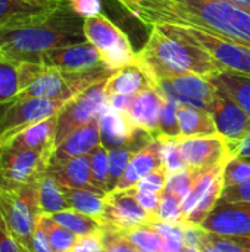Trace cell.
<instances>
[{"label":"cell","mask_w":250,"mask_h":252,"mask_svg":"<svg viewBox=\"0 0 250 252\" xmlns=\"http://www.w3.org/2000/svg\"><path fill=\"white\" fill-rule=\"evenodd\" d=\"M52 152L0 148V180L16 185L37 183L47 173Z\"/></svg>","instance_id":"8fae6325"},{"label":"cell","mask_w":250,"mask_h":252,"mask_svg":"<svg viewBox=\"0 0 250 252\" xmlns=\"http://www.w3.org/2000/svg\"><path fill=\"white\" fill-rule=\"evenodd\" d=\"M37 226L46 233L53 252H68L78 241V236L56 223L50 214H41Z\"/></svg>","instance_id":"4dcf8cb0"},{"label":"cell","mask_w":250,"mask_h":252,"mask_svg":"<svg viewBox=\"0 0 250 252\" xmlns=\"http://www.w3.org/2000/svg\"><path fill=\"white\" fill-rule=\"evenodd\" d=\"M50 216L56 223L66 227L69 232H72L78 238L90 236V235H100L103 230V226L100 224V221L97 219L90 217L83 213H78L71 208L56 213V214H50Z\"/></svg>","instance_id":"f546056e"},{"label":"cell","mask_w":250,"mask_h":252,"mask_svg":"<svg viewBox=\"0 0 250 252\" xmlns=\"http://www.w3.org/2000/svg\"><path fill=\"white\" fill-rule=\"evenodd\" d=\"M246 159H248V161H249V162H250V158H246Z\"/></svg>","instance_id":"91938a15"},{"label":"cell","mask_w":250,"mask_h":252,"mask_svg":"<svg viewBox=\"0 0 250 252\" xmlns=\"http://www.w3.org/2000/svg\"><path fill=\"white\" fill-rule=\"evenodd\" d=\"M0 252H27L10 233L1 213H0Z\"/></svg>","instance_id":"bcb514c9"},{"label":"cell","mask_w":250,"mask_h":252,"mask_svg":"<svg viewBox=\"0 0 250 252\" xmlns=\"http://www.w3.org/2000/svg\"><path fill=\"white\" fill-rule=\"evenodd\" d=\"M63 188L66 201L69 204L71 210H75L78 213L87 214L94 219H100L103 208H105V195L87 189H74V188Z\"/></svg>","instance_id":"83f0119b"},{"label":"cell","mask_w":250,"mask_h":252,"mask_svg":"<svg viewBox=\"0 0 250 252\" xmlns=\"http://www.w3.org/2000/svg\"><path fill=\"white\" fill-rule=\"evenodd\" d=\"M236 242L245 250L246 252H250V236H243V238H234Z\"/></svg>","instance_id":"9f6ffc18"},{"label":"cell","mask_w":250,"mask_h":252,"mask_svg":"<svg viewBox=\"0 0 250 252\" xmlns=\"http://www.w3.org/2000/svg\"><path fill=\"white\" fill-rule=\"evenodd\" d=\"M199 250L202 252H222L220 251L217 247H214L208 239H206V233H205V238H203V241L200 242V245H199Z\"/></svg>","instance_id":"11a10c76"},{"label":"cell","mask_w":250,"mask_h":252,"mask_svg":"<svg viewBox=\"0 0 250 252\" xmlns=\"http://www.w3.org/2000/svg\"><path fill=\"white\" fill-rule=\"evenodd\" d=\"M224 188L237 186L250 180V162L246 158L230 157L224 165Z\"/></svg>","instance_id":"74e56055"},{"label":"cell","mask_w":250,"mask_h":252,"mask_svg":"<svg viewBox=\"0 0 250 252\" xmlns=\"http://www.w3.org/2000/svg\"><path fill=\"white\" fill-rule=\"evenodd\" d=\"M178 126L181 137H197V136H212L218 134L215 121L211 112L178 105Z\"/></svg>","instance_id":"cb8c5ba5"},{"label":"cell","mask_w":250,"mask_h":252,"mask_svg":"<svg viewBox=\"0 0 250 252\" xmlns=\"http://www.w3.org/2000/svg\"><path fill=\"white\" fill-rule=\"evenodd\" d=\"M90 167H91V183L103 193L109 192V162L108 149L99 145L90 152Z\"/></svg>","instance_id":"d6a6232c"},{"label":"cell","mask_w":250,"mask_h":252,"mask_svg":"<svg viewBox=\"0 0 250 252\" xmlns=\"http://www.w3.org/2000/svg\"><path fill=\"white\" fill-rule=\"evenodd\" d=\"M178 143L184 165L192 171L214 168L231 157L228 142L221 134L180 137Z\"/></svg>","instance_id":"7c38bea8"},{"label":"cell","mask_w":250,"mask_h":252,"mask_svg":"<svg viewBox=\"0 0 250 252\" xmlns=\"http://www.w3.org/2000/svg\"><path fill=\"white\" fill-rule=\"evenodd\" d=\"M68 252H103L102 233L100 235H90V236L78 238L77 244Z\"/></svg>","instance_id":"c3c4849f"},{"label":"cell","mask_w":250,"mask_h":252,"mask_svg":"<svg viewBox=\"0 0 250 252\" xmlns=\"http://www.w3.org/2000/svg\"><path fill=\"white\" fill-rule=\"evenodd\" d=\"M168 179V171L162 165L156 168L155 171L149 173L146 177H143L134 188L140 193H162Z\"/></svg>","instance_id":"b9f144b4"},{"label":"cell","mask_w":250,"mask_h":252,"mask_svg":"<svg viewBox=\"0 0 250 252\" xmlns=\"http://www.w3.org/2000/svg\"><path fill=\"white\" fill-rule=\"evenodd\" d=\"M0 213L16 239L27 252H31V242L40 216L38 182L16 185L0 180Z\"/></svg>","instance_id":"8992f818"},{"label":"cell","mask_w":250,"mask_h":252,"mask_svg":"<svg viewBox=\"0 0 250 252\" xmlns=\"http://www.w3.org/2000/svg\"><path fill=\"white\" fill-rule=\"evenodd\" d=\"M211 81L222 94L233 99L250 117V77L221 71L212 75Z\"/></svg>","instance_id":"d4e9b609"},{"label":"cell","mask_w":250,"mask_h":252,"mask_svg":"<svg viewBox=\"0 0 250 252\" xmlns=\"http://www.w3.org/2000/svg\"><path fill=\"white\" fill-rule=\"evenodd\" d=\"M136 154L134 149L130 146H121L115 149L108 151V162H109V192L116 189L118 182L124 176L127 165L131 159V157ZM108 192V193H109Z\"/></svg>","instance_id":"e575fe53"},{"label":"cell","mask_w":250,"mask_h":252,"mask_svg":"<svg viewBox=\"0 0 250 252\" xmlns=\"http://www.w3.org/2000/svg\"><path fill=\"white\" fill-rule=\"evenodd\" d=\"M38 204L43 214H56L69 210L62 185L47 173L38 182Z\"/></svg>","instance_id":"4316f807"},{"label":"cell","mask_w":250,"mask_h":252,"mask_svg":"<svg viewBox=\"0 0 250 252\" xmlns=\"http://www.w3.org/2000/svg\"><path fill=\"white\" fill-rule=\"evenodd\" d=\"M184 252H202L199 248H189V247H186L184 248Z\"/></svg>","instance_id":"680465c9"},{"label":"cell","mask_w":250,"mask_h":252,"mask_svg":"<svg viewBox=\"0 0 250 252\" xmlns=\"http://www.w3.org/2000/svg\"><path fill=\"white\" fill-rule=\"evenodd\" d=\"M221 199L228 202H249L250 204V180L246 183L224 188Z\"/></svg>","instance_id":"f6af8a7d"},{"label":"cell","mask_w":250,"mask_h":252,"mask_svg":"<svg viewBox=\"0 0 250 252\" xmlns=\"http://www.w3.org/2000/svg\"><path fill=\"white\" fill-rule=\"evenodd\" d=\"M19 62L0 50V106L19 96Z\"/></svg>","instance_id":"f1b7e54d"},{"label":"cell","mask_w":250,"mask_h":252,"mask_svg":"<svg viewBox=\"0 0 250 252\" xmlns=\"http://www.w3.org/2000/svg\"><path fill=\"white\" fill-rule=\"evenodd\" d=\"M47 174L53 176L62 186L74 189H87L103 193L91 183V167L90 154L78 158L68 159L59 164H49Z\"/></svg>","instance_id":"ffe728a7"},{"label":"cell","mask_w":250,"mask_h":252,"mask_svg":"<svg viewBox=\"0 0 250 252\" xmlns=\"http://www.w3.org/2000/svg\"><path fill=\"white\" fill-rule=\"evenodd\" d=\"M134 96H127V94H111L108 96V106L119 111V112H127L128 106L131 105Z\"/></svg>","instance_id":"db71d44e"},{"label":"cell","mask_w":250,"mask_h":252,"mask_svg":"<svg viewBox=\"0 0 250 252\" xmlns=\"http://www.w3.org/2000/svg\"><path fill=\"white\" fill-rule=\"evenodd\" d=\"M113 72L106 66L87 72H69L37 62H19V96L69 100Z\"/></svg>","instance_id":"277c9868"},{"label":"cell","mask_w":250,"mask_h":252,"mask_svg":"<svg viewBox=\"0 0 250 252\" xmlns=\"http://www.w3.org/2000/svg\"><path fill=\"white\" fill-rule=\"evenodd\" d=\"M162 165V142L156 137L131 157L124 176L116 185V189H128L136 186L143 177Z\"/></svg>","instance_id":"ac0fdd59"},{"label":"cell","mask_w":250,"mask_h":252,"mask_svg":"<svg viewBox=\"0 0 250 252\" xmlns=\"http://www.w3.org/2000/svg\"><path fill=\"white\" fill-rule=\"evenodd\" d=\"M100 143V130H99V118L85 124L84 127L71 133L65 140H62L50 157V164L65 162L72 158L88 155L93 149H96Z\"/></svg>","instance_id":"e0dca14e"},{"label":"cell","mask_w":250,"mask_h":252,"mask_svg":"<svg viewBox=\"0 0 250 252\" xmlns=\"http://www.w3.org/2000/svg\"><path fill=\"white\" fill-rule=\"evenodd\" d=\"M68 100L18 97L0 106V146L24 128L56 117Z\"/></svg>","instance_id":"9c48e42d"},{"label":"cell","mask_w":250,"mask_h":252,"mask_svg":"<svg viewBox=\"0 0 250 252\" xmlns=\"http://www.w3.org/2000/svg\"><path fill=\"white\" fill-rule=\"evenodd\" d=\"M68 4L83 19L102 13V0H68Z\"/></svg>","instance_id":"ee69618b"},{"label":"cell","mask_w":250,"mask_h":252,"mask_svg":"<svg viewBox=\"0 0 250 252\" xmlns=\"http://www.w3.org/2000/svg\"><path fill=\"white\" fill-rule=\"evenodd\" d=\"M155 25L165 34L189 41L205 50L222 71L250 77V47L248 46L181 21H159Z\"/></svg>","instance_id":"5b68a950"},{"label":"cell","mask_w":250,"mask_h":252,"mask_svg":"<svg viewBox=\"0 0 250 252\" xmlns=\"http://www.w3.org/2000/svg\"><path fill=\"white\" fill-rule=\"evenodd\" d=\"M137 201L152 216L153 221H156V214H158V210L161 205V193H140V192H137Z\"/></svg>","instance_id":"f907efd6"},{"label":"cell","mask_w":250,"mask_h":252,"mask_svg":"<svg viewBox=\"0 0 250 252\" xmlns=\"http://www.w3.org/2000/svg\"><path fill=\"white\" fill-rule=\"evenodd\" d=\"M222 173H224V168L212 180L211 186L203 193V196L199 199V202L196 204V207L189 213V216L186 217V223L200 226L205 221V219L209 216V213L214 210V207L217 205V202L221 199V195H222V190H224V177H222Z\"/></svg>","instance_id":"1f68e13d"},{"label":"cell","mask_w":250,"mask_h":252,"mask_svg":"<svg viewBox=\"0 0 250 252\" xmlns=\"http://www.w3.org/2000/svg\"><path fill=\"white\" fill-rule=\"evenodd\" d=\"M122 4L127 12L140 19L143 24L153 27L158 21L159 0H116Z\"/></svg>","instance_id":"d590c367"},{"label":"cell","mask_w":250,"mask_h":252,"mask_svg":"<svg viewBox=\"0 0 250 252\" xmlns=\"http://www.w3.org/2000/svg\"><path fill=\"white\" fill-rule=\"evenodd\" d=\"M84 35L97 49L109 71L116 72L137 62V52H134L127 34L103 13L84 19Z\"/></svg>","instance_id":"52a82bcc"},{"label":"cell","mask_w":250,"mask_h":252,"mask_svg":"<svg viewBox=\"0 0 250 252\" xmlns=\"http://www.w3.org/2000/svg\"><path fill=\"white\" fill-rule=\"evenodd\" d=\"M37 63L69 72H87L105 66L100 53L88 41L52 49L43 53Z\"/></svg>","instance_id":"5bb4252c"},{"label":"cell","mask_w":250,"mask_h":252,"mask_svg":"<svg viewBox=\"0 0 250 252\" xmlns=\"http://www.w3.org/2000/svg\"><path fill=\"white\" fill-rule=\"evenodd\" d=\"M178 103L164 97L159 114V136L158 137H181L178 126Z\"/></svg>","instance_id":"8d00e7d4"},{"label":"cell","mask_w":250,"mask_h":252,"mask_svg":"<svg viewBox=\"0 0 250 252\" xmlns=\"http://www.w3.org/2000/svg\"><path fill=\"white\" fill-rule=\"evenodd\" d=\"M150 87H156L150 75L139 63H133L113 72L106 80L105 90H106V96L111 94L136 96L140 92Z\"/></svg>","instance_id":"7402d4cb"},{"label":"cell","mask_w":250,"mask_h":252,"mask_svg":"<svg viewBox=\"0 0 250 252\" xmlns=\"http://www.w3.org/2000/svg\"><path fill=\"white\" fill-rule=\"evenodd\" d=\"M139 252H146V251H139Z\"/></svg>","instance_id":"94428289"},{"label":"cell","mask_w":250,"mask_h":252,"mask_svg":"<svg viewBox=\"0 0 250 252\" xmlns=\"http://www.w3.org/2000/svg\"><path fill=\"white\" fill-rule=\"evenodd\" d=\"M156 221H165L172 224H184V216L181 210V201L172 196L171 193L162 190L161 193V205L156 214Z\"/></svg>","instance_id":"ab89813d"},{"label":"cell","mask_w":250,"mask_h":252,"mask_svg":"<svg viewBox=\"0 0 250 252\" xmlns=\"http://www.w3.org/2000/svg\"><path fill=\"white\" fill-rule=\"evenodd\" d=\"M230 3H234L237 6H242V7H246V9H250V0H227Z\"/></svg>","instance_id":"6f0895ef"},{"label":"cell","mask_w":250,"mask_h":252,"mask_svg":"<svg viewBox=\"0 0 250 252\" xmlns=\"http://www.w3.org/2000/svg\"><path fill=\"white\" fill-rule=\"evenodd\" d=\"M159 21L187 22L250 47V9L227 0H159Z\"/></svg>","instance_id":"3957f363"},{"label":"cell","mask_w":250,"mask_h":252,"mask_svg":"<svg viewBox=\"0 0 250 252\" xmlns=\"http://www.w3.org/2000/svg\"><path fill=\"white\" fill-rule=\"evenodd\" d=\"M57 115L47 118L44 121L35 123L22 131L12 136L1 146H9L13 149H31L40 152H52L55 149V134H56ZM0 146V148H1Z\"/></svg>","instance_id":"d6986e66"},{"label":"cell","mask_w":250,"mask_h":252,"mask_svg":"<svg viewBox=\"0 0 250 252\" xmlns=\"http://www.w3.org/2000/svg\"><path fill=\"white\" fill-rule=\"evenodd\" d=\"M102 245L103 252H139V250L133 247L121 232L106 227H103L102 232Z\"/></svg>","instance_id":"7bdbcfd3"},{"label":"cell","mask_w":250,"mask_h":252,"mask_svg":"<svg viewBox=\"0 0 250 252\" xmlns=\"http://www.w3.org/2000/svg\"><path fill=\"white\" fill-rule=\"evenodd\" d=\"M136 63L150 75L155 86L161 80L180 75L196 74L211 78L222 71L205 50L189 41L165 34L156 25L152 27L150 37L144 47L137 52Z\"/></svg>","instance_id":"7a4b0ae2"},{"label":"cell","mask_w":250,"mask_h":252,"mask_svg":"<svg viewBox=\"0 0 250 252\" xmlns=\"http://www.w3.org/2000/svg\"><path fill=\"white\" fill-rule=\"evenodd\" d=\"M164 97L156 87L146 89L133 97L127 112H124L134 128L144 130L155 139L159 136V114Z\"/></svg>","instance_id":"2e32d148"},{"label":"cell","mask_w":250,"mask_h":252,"mask_svg":"<svg viewBox=\"0 0 250 252\" xmlns=\"http://www.w3.org/2000/svg\"><path fill=\"white\" fill-rule=\"evenodd\" d=\"M133 247H136L139 251L146 252H159L162 245V236L150 226L144 224L127 232H121Z\"/></svg>","instance_id":"836d02e7"},{"label":"cell","mask_w":250,"mask_h":252,"mask_svg":"<svg viewBox=\"0 0 250 252\" xmlns=\"http://www.w3.org/2000/svg\"><path fill=\"white\" fill-rule=\"evenodd\" d=\"M31 252H53L49 239L46 236V233L37 226L34 236H32V242H31Z\"/></svg>","instance_id":"816d5d0a"},{"label":"cell","mask_w":250,"mask_h":252,"mask_svg":"<svg viewBox=\"0 0 250 252\" xmlns=\"http://www.w3.org/2000/svg\"><path fill=\"white\" fill-rule=\"evenodd\" d=\"M206 239L222 252H246L236 242L234 238H230V236H222V235H217L212 232H206Z\"/></svg>","instance_id":"681fc988"},{"label":"cell","mask_w":250,"mask_h":252,"mask_svg":"<svg viewBox=\"0 0 250 252\" xmlns=\"http://www.w3.org/2000/svg\"><path fill=\"white\" fill-rule=\"evenodd\" d=\"M178 93L211 103L218 94L220 90L215 87V84L211 81V78L196 75V74H187V75H180L174 78L167 80Z\"/></svg>","instance_id":"484cf974"},{"label":"cell","mask_w":250,"mask_h":252,"mask_svg":"<svg viewBox=\"0 0 250 252\" xmlns=\"http://www.w3.org/2000/svg\"><path fill=\"white\" fill-rule=\"evenodd\" d=\"M183 230H184V233H183V242H184V245L189 247V248H199L200 242L205 238L206 230L202 226L190 224V223H184L183 224Z\"/></svg>","instance_id":"7dc6e473"},{"label":"cell","mask_w":250,"mask_h":252,"mask_svg":"<svg viewBox=\"0 0 250 252\" xmlns=\"http://www.w3.org/2000/svg\"><path fill=\"white\" fill-rule=\"evenodd\" d=\"M105 86L106 80L96 83L66 102V105L57 114L55 148L71 133L99 118L102 111L108 106Z\"/></svg>","instance_id":"ba28073f"},{"label":"cell","mask_w":250,"mask_h":252,"mask_svg":"<svg viewBox=\"0 0 250 252\" xmlns=\"http://www.w3.org/2000/svg\"><path fill=\"white\" fill-rule=\"evenodd\" d=\"M87 41L84 19L66 1L56 9L18 22L0 27V50L21 62H38L52 49Z\"/></svg>","instance_id":"6da1fadb"},{"label":"cell","mask_w":250,"mask_h":252,"mask_svg":"<svg viewBox=\"0 0 250 252\" xmlns=\"http://www.w3.org/2000/svg\"><path fill=\"white\" fill-rule=\"evenodd\" d=\"M209 112L218 134L227 142H240L250 134V117L230 97L220 94L211 102Z\"/></svg>","instance_id":"9a60e30c"},{"label":"cell","mask_w":250,"mask_h":252,"mask_svg":"<svg viewBox=\"0 0 250 252\" xmlns=\"http://www.w3.org/2000/svg\"><path fill=\"white\" fill-rule=\"evenodd\" d=\"M100 143L109 151L127 146L137 128H134L127 115L111 106H106L99 115Z\"/></svg>","instance_id":"44dd1931"},{"label":"cell","mask_w":250,"mask_h":252,"mask_svg":"<svg viewBox=\"0 0 250 252\" xmlns=\"http://www.w3.org/2000/svg\"><path fill=\"white\" fill-rule=\"evenodd\" d=\"M231 157L250 158V134L242 139L240 142H228Z\"/></svg>","instance_id":"f5cc1de1"},{"label":"cell","mask_w":250,"mask_h":252,"mask_svg":"<svg viewBox=\"0 0 250 252\" xmlns=\"http://www.w3.org/2000/svg\"><path fill=\"white\" fill-rule=\"evenodd\" d=\"M162 142V164L167 168L168 174L186 168L181 151H180V137H158Z\"/></svg>","instance_id":"60d3db41"},{"label":"cell","mask_w":250,"mask_h":252,"mask_svg":"<svg viewBox=\"0 0 250 252\" xmlns=\"http://www.w3.org/2000/svg\"><path fill=\"white\" fill-rule=\"evenodd\" d=\"M196 173L197 171H192L189 168H183L180 171L168 174L167 185H165L164 190L171 193L172 196H175L177 199H180L183 202V199L187 196L189 190L192 189V185L194 182Z\"/></svg>","instance_id":"f35d334b"},{"label":"cell","mask_w":250,"mask_h":252,"mask_svg":"<svg viewBox=\"0 0 250 252\" xmlns=\"http://www.w3.org/2000/svg\"><path fill=\"white\" fill-rule=\"evenodd\" d=\"M106 229L127 232L153 223L152 216L137 201V189H115L105 195V208L99 219Z\"/></svg>","instance_id":"30bf717a"},{"label":"cell","mask_w":250,"mask_h":252,"mask_svg":"<svg viewBox=\"0 0 250 252\" xmlns=\"http://www.w3.org/2000/svg\"><path fill=\"white\" fill-rule=\"evenodd\" d=\"M60 1H65V0H60Z\"/></svg>","instance_id":"6125c7cd"},{"label":"cell","mask_w":250,"mask_h":252,"mask_svg":"<svg viewBox=\"0 0 250 252\" xmlns=\"http://www.w3.org/2000/svg\"><path fill=\"white\" fill-rule=\"evenodd\" d=\"M60 3V0H0V27L44 15Z\"/></svg>","instance_id":"603a6c76"},{"label":"cell","mask_w":250,"mask_h":252,"mask_svg":"<svg viewBox=\"0 0 250 252\" xmlns=\"http://www.w3.org/2000/svg\"><path fill=\"white\" fill-rule=\"evenodd\" d=\"M200 226L206 232L222 236H250V204L220 199Z\"/></svg>","instance_id":"4fadbf2b"}]
</instances>
